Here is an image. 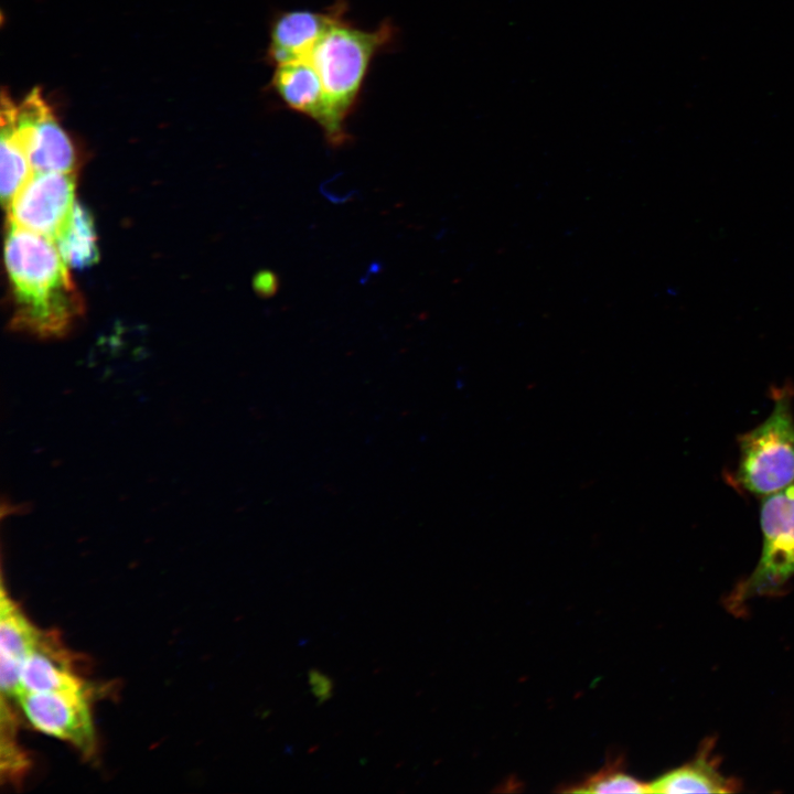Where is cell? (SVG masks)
<instances>
[{"label": "cell", "mask_w": 794, "mask_h": 794, "mask_svg": "<svg viewBox=\"0 0 794 794\" xmlns=\"http://www.w3.org/2000/svg\"><path fill=\"white\" fill-rule=\"evenodd\" d=\"M54 243L67 266L83 269L96 264L99 256L97 236L88 210L75 203L66 227Z\"/></svg>", "instance_id": "13"}, {"label": "cell", "mask_w": 794, "mask_h": 794, "mask_svg": "<svg viewBox=\"0 0 794 794\" xmlns=\"http://www.w3.org/2000/svg\"><path fill=\"white\" fill-rule=\"evenodd\" d=\"M4 261L14 303L11 329L41 339L65 335L83 301L55 243L9 223Z\"/></svg>", "instance_id": "1"}, {"label": "cell", "mask_w": 794, "mask_h": 794, "mask_svg": "<svg viewBox=\"0 0 794 794\" xmlns=\"http://www.w3.org/2000/svg\"><path fill=\"white\" fill-rule=\"evenodd\" d=\"M763 548L748 591H774L794 575V484L762 497Z\"/></svg>", "instance_id": "6"}, {"label": "cell", "mask_w": 794, "mask_h": 794, "mask_svg": "<svg viewBox=\"0 0 794 794\" xmlns=\"http://www.w3.org/2000/svg\"><path fill=\"white\" fill-rule=\"evenodd\" d=\"M309 685L313 696L320 704L326 701L333 695V679L319 669L309 670Z\"/></svg>", "instance_id": "16"}, {"label": "cell", "mask_w": 794, "mask_h": 794, "mask_svg": "<svg viewBox=\"0 0 794 794\" xmlns=\"http://www.w3.org/2000/svg\"><path fill=\"white\" fill-rule=\"evenodd\" d=\"M20 707L36 730L67 741L82 753L96 749L88 694L72 691L20 693Z\"/></svg>", "instance_id": "7"}, {"label": "cell", "mask_w": 794, "mask_h": 794, "mask_svg": "<svg viewBox=\"0 0 794 794\" xmlns=\"http://www.w3.org/2000/svg\"><path fill=\"white\" fill-rule=\"evenodd\" d=\"M650 793H729L734 784L721 775L707 755L672 770L648 784Z\"/></svg>", "instance_id": "12"}, {"label": "cell", "mask_w": 794, "mask_h": 794, "mask_svg": "<svg viewBox=\"0 0 794 794\" xmlns=\"http://www.w3.org/2000/svg\"><path fill=\"white\" fill-rule=\"evenodd\" d=\"M269 88L289 109L303 115L322 129L333 147L342 146L326 104L321 78L309 60L273 66Z\"/></svg>", "instance_id": "9"}, {"label": "cell", "mask_w": 794, "mask_h": 794, "mask_svg": "<svg viewBox=\"0 0 794 794\" xmlns=\"http://www.w3.org/2000/svg\"><path fill=\"white\" fill-rule=\"evenodd\" d=\"M347 4L337 0L322 10L277 12L270 23L266 61L273 66L309 60L324 34L345 18Z\"/></svg>", "instance_id": "8"}, {"label": "cell", "mask_w": 794, "mask_h": 794, "mask_svg": "<svg viewBox=\"0 0 794 794\" xmlns=\"http://www.w3.org/2000/svg\"><path fill=\"white\" fill-rule=\"evenodd\" d=\"M396 29L384 20L374 30L336 22L314 47L309 61L316 69L341 143L350 138L345 122L357 106L374 57L394 42Z\"/></svg>", "instance_id": "2"}, {"label": "cell", "mask_w": 794, "mask_h": 794, "mask_svg": "<svg viewBox=\"0 0 794 794\" xmlns=\"http://www.w3.org/2000/svg\"><path fill=\"white\" fill-rule=\"evenodd\" d=\"M75 203L74 172H33L7 207L9 223L54 242Z\"/></svg>", "instance_id": "5"}, {"label": "cell", "mask_w": 794, "mask_h": 794, "mask_svg": "<svg viewBox=\"0 0 794 794\" xmlns=\"http://www.w3.org/2000/svg\"><path fill=\"white\" fill-rule=\"evenodd\" d=\"M266 278V275H265ZM260 279V277L257 279V289L259 291L271 292L275 290V277L270 273H267V279Z\"/></svg>", "instance_id": "17"}, {"label": "cell", "mask_w": 794, "mask_h": 794, "mask_svg": "<svg viewBox=\"0 0 794 794\" xmlns=\"http://www.w3.org/2000/svg\"><path fill=\"white\" fill-rule=\"evenodd\" d=\"M575 793H650L648 784H644L627 774L621 765L620 759L608 762L598 772L583 781L564 788Z\"/></svg>", "instance_id": "15"}, {"label": "cell", "mask_w": 794, "mask_h": 794, "mask_svg": "<svg viewBox=\"0 0 794 794\" xmlns=\"http://www.w3.org/2000/svg\"><path fill=\"white\" fill-rule=\"evenodd\" d=\"M1 118V200L8 207L18 191L33 173L9 119Z\"/></svg>", "instance_id": "14"}, {"label": "cell", "mask_w": 794, "mask_h": 794, "mask_svg": "<svg viewBox=\"0 0 794 794\" xmlns=\"http://www.w3.org/2000/svg\"><path fill=\"white\" fill-rule=\"evenodd\" d=\"M774 406L755 428L738 436L739 462L733 486L764 497L794 484L793 387L772 388Z\"/></svg>", "instance_id": "3"}, {"label": "cell", "mask_w": 794, "mask_h": 794, "mask_svg": "<svg viewBox=\"0 0 794 794\" xmlns=\"http://www.w3.org/2000/svg\"><path fill=\"white\" fill-rule=\"evenodd\" d=\"M0 115L9 119L33 172H74V146L39 88L20 104L3 89Z\"/></svg>", "instance_id": "4"}, {"label": "cell", "mask_w": 794, "mask_h": 794, "mask_svg": "<svg viewBox=\"0 0 794 794\" xmlns=\"http://www.w3.org/2000/svg\"><path fill=\"white\" fill-rule=\"evenodd\" d=\"M71 657L53 634L42 632L25 658L19 693L72 691L88 694L87 684L72 668Z\"/></svg>", "instance_id": "11"}, {"label": "cell", "mask_w": 794, "mask_h": 794, "mask_svg": "<svg viewBox=\"0 0 794 794\" xmlns=\"http://www.w3.org/2000/svg\"><path fill=\"white\" fill-rule=\"evenodd\" d=\"M42 631L23 614L17 603L1 590L0 600V685L2 699L17 698L22 665L35 647Z\"/></svg>", "instance_id": "10"}]
</instances>
